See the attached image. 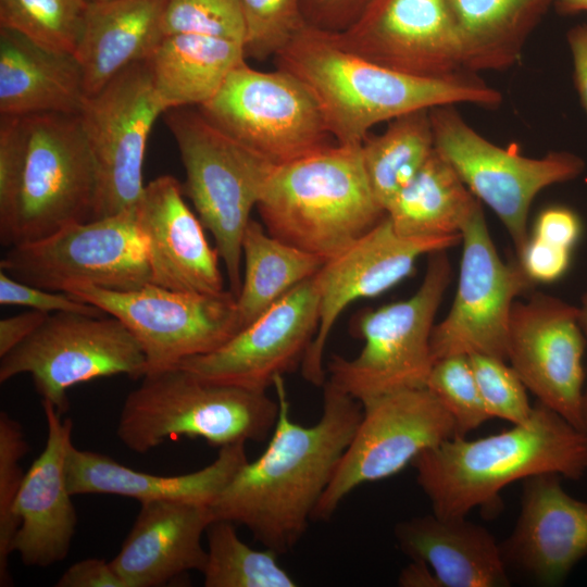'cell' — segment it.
<instances>
[{"mask_svg": "<svg viewBox=\"0 0 587 587\" xmlns=\"http://www.w3.org/2000/svg\"><path fill=\"white\" fill-rule=\"evenodd\" d=\"M274 386L279 412L267 447L239 469L210 509L214 520L247 527L279 555L305 533L360 423L362 404L326 379L322 415L304 426L290 417L284 376Z\"/></svg>", "mask_w": 587, "mask_h": 587, "instance_id": "1", "label": "cell"}, {"mask_svg": "<svg viewBox=\"0 0 587 587\" xmlns=\"http://www.w3.org/2000/svg\"><path fill=\"white\" fill-rule=\"evenodd\" d=\"M275 57L278 68L311 95L339 145H362L376 124L413 111L459 103L495 108L502 101L499 90L475 73L405 74L344 48L333 30L309 23Z\"/></svg>", "mask_w": 587, "mask_h": 587, "instance_id": "2", "label": "cell"}, {"mask_svg": "<svg viewBox=\"0 0 587 587\" xmlns=\"http://www.w3.org/2000/svg\"><path fill=\"white\" fill-rule=\"evenodd\" d=\"M411 465L433 513L466 516L476 507H496L500 491L516 480L547 473L582 479L587 432L538 401L526 423L474 440L454 436L422 452Z\"/></svg>", "mask_w": 587, "mask_h": 587, "instance_id": "3", "label": "cell"}, {"mask_svg": "<svg viewBox=\"0 0 587 587\" xmlns=\"http://www.w3.org/2000/svg\"><path fill=\"white\" fill-rule=\"evenodd\" d=\"M257 208L268 234L325 262L386 215L371 189L361 145H328L275 165Z\"/></svg>", "mask_w": 587, "mask_h": 587, "instance_id": "4", "label": "cell"}, {"mask_svg": "<svg viewBox=\"0 0 587 587\" xmlns=\"http://www.w3.org/2000/svg\"><path fill=\"white\" fill-rule=\"evenodd\" d=\"M123 403L122 444L146 453L168 439L202 438L212 446L263 441L279 404L266 392L200 379L179 366L147 373Z\"/></svg>", "mask_w": 587, "mask_h": 587, "instance_id": "5", "label": "cell"}, {"mask_svg": "<svg viewBox=\"0 0 587 587\" xmlns=\"http://www.w3.org/2000/svg\"><path fill=\"white\" fill-rule=\"evenodd\" d=\"M165 122L185 168L184 195L213 235L229 290L237 298L243 234L275 164L228 136L200 111L172 109Z\"/></svg>", "mask_w": 587, "mask_h": 587, "instance_id": "6", "label": "cell"}, {"mask_svg": "<svg viewBox=\"0 0 587 587\" xmlns=\"http://www.w3.org/2000/svg\"><path fill=\"white\" fill-rule=\"evenodd\" d=\"M429 255L419 289L408 299L364 312L357 330L364 340L353 359L334 354L328 380L359 402L392 391L422 388L434 365V321L451 277L445 251Z\"/></svg>", "mask_w": 587, "mask_h": 587, "instance_id": "7", "label": "cell"}, {"mask_svg": "<svg viewBox=\"0 0 587 587\" xmlns=\"http://www.w3.org/2000/svg\"><path fill=\"white\" fill-rule=\"evenodd\" d=\"M0 271L28 285L63 292L78 285L125 291L151 284L136 205L13 245L0 261Z\"/></svg>", "mask_w": 587, "mask_h": 587, "instance_id": "8", "label": "cell"}, {"mask_svg": "<svg viewBox=\"0 0 587 587\" xmlns=\"http://www.w3.org/2000/svg\"><path fill=\"white\" fill-rule=\"evenodd\" d=\"M20 374L30 375L41 401L63 415L73 386L113 375L142 378L147 360L136 337L118 319L58 312L1 357L0 383Z\"/></svg>", "mask_w": 587, "mask_h": 587, "instance_id": "9", "label": "cell"}, {"mask_svg": "<svg viewBox=\"0 0 587 587\" xmlns=\"http://www.w3.org/2000/svg\"><path fill=\"white\" fill-rule=\"evenodd\" d=\"M429 115L435 149L500 218L520 255L529 239L527 220L535 197L551 185L579 176L584 160L566 151L527 158L501 148L472 128L454 105L430 109Z\"/></svg>", "mask_w": 587, "mask_h": 587, "instance_id": "10", "label": "cell"}, {"mask_svg": "<svg viewBox=\"0 0 587 587\" xmlns=\"http://www.w3.org/2000/svg\"><path fill=\"white\" fill-rule=\"evenodd\" d=\"M66 292L122 321L147 360V373L209 353L240 329L236 296L186 292L148 284L134 290L78 285Z\"/></svg>", "mask_w": 587, "mask_h": 587, "instance_id": "11", "label": "cell"}, {"mask_svg": "<svg viewBox=\"0 0 587 587\" xmlns=\"http://www.w3.org/2000/svg\"><path fill=\"white\" fill-rule=\"evenodd\" d=\"M200 112L228 136L275 165L328 146L320 110L292 75L235 66Z\"/></svg>", "mask_w": 587, "mask_h": 587, "instance_id": "12", "label": "cell"}, {"mask_svg": "<svg viewBox=\"0 0 587 587\" xmlns=\"http://www.w3.org/2000/svg\"><path fill=\"white\" fill-rule=\"evenodd\" d=\"M362 404V417L312 521H328L357 487L388 478L422 452L455 436V425L426 388L380 395Z\"/></svg>", "mask_w": 587, "mask_h": 587, "instance_id": "13", "label": "cell"}, {"mask_svg": "<svg viewBox=\"0 0 587 587\" xmlns=\"http://www.w3.org/2000/svg\"><path fill=\"white\" fill-rule=\"evenodd\" d=\"M22 120L26 151L14 245L92 220L97 193L95 163L78 114Z\"/></svg>", "mask_w": 587, "mask_h": 587, "instance_id": "14", "label": "cell"}, {"mask_svg": "<svg viewBox=\"0 0 587 587\" xmlns=\"http://www.w3.org/2000/svg\"><path fill=\"white\" fill-rule=\"evenodd\" d=\"M165 112L146 61L135 63L86 98L78 114L95 163V218L135 207L143 191L149 134Z\"/></svg>", "mask_w": 587, "mask_h": 587, "instance_id": "15", "label": "cell"}, {"mask_svg": "<svg viewBox=\"0 0 587 587\" xmlns=\"http://www.w3.org/2000/svg\"><path fill=\"white\" fill-rule=\"evenodd\" d=\"M462 258L453 303L433 328L434 363L450 355L486 354L508 361L509 324L515 299L534 282L520 262H503L482 208L462 229Z\"/></svg>", "mask_w": 587, "mask_h": 587, "instance_id": "16", "label": "cell"}, {"mask_svg": "<svg viewBox=\"0 0 587 587\" xmlns=\"http://www.w3.org/2000/svg\"><path fill=\"white\" fill-rule=\"evenodd\" d=\"M579 308L538 294L512 308L508 361L539 402L574 427L585 424V337Z\"/></svg>", "mask_w": 587, "mask_h": 587, "instance_id": "17", "label": "cell"}, {"mask_svg": "<svg viewBox=\"0 0 587 587\" xmlns=\"http://www.w3.org/2000/svg\"><path fill=\"white\" fill-rule=\"evenodd\" d=\"M316 275V274H315ZM315 275L297 285L220 348L177 366L217 384L266 392L301 365L320 322Z\"/></svg>", "mask_w": 587, "mask_h": 587, "instance_id": "18", "label": "cell"}, {"mask_svg": "<svg viewBox=\"0 0 587 587\" xmlns=\"http://www.w3.org/2000/svg\"><path fill=\"white\" fill-rule=\"evenodd\" d=\"M461 240V234L404 237L395 230L385 215L346 250L326 261L315 275L320 292V322L300 365L302 377L314 386L325 384V346L333 326L351 302L382 295L410 276L419 258L446 251Z\"/></svg>", "mask_w": 587, "mask_h": 587, "instance_id": "19", "label": "cell"}, {"mask_svg": "<svg viewBox=\"0 0 587 587\" xmlns=\"http://www.w3.org/2000/svg\"><path fill=\"white\" fill-rule=\"evenodd\" d=\"M333 32L344 48L405 74L446 77L466 71L446 0H369L347 27Z\"/></svg>", "mask_w": 587, "mask_h": 587, "instance_id": "20", "label": "cell"}, {"mask_svg": "<svg viewBox=\"0 0 587 587\" xmlns=\"http://www.w3.org/2000/svg\"><path fill=\"white\" fill-rule=\"evenodd\" d=\"M183 185L172 175L148 183L136 204V218L151 272V284L177 291L216 295L225 291L221 259L203 224L184 200Z\"/></svg>", "mask_w": 587, "mask_h": 587, "instance_id": "21", "label": "cell"}, {"mask_svg": "<svg viewBox=\"0 0 587 587\" xmlns=\"http://www.w3.org/2000/svg\"><path fill=\"white\" fill-rule=\"evenodd\" d=\"M553 473L523 480L521 511L500 545L504 562L537 584L561 585L587 557V502L572 497Z\"/></svg>", "mask_w": 587, "mask_h": 587, "instance_id": "22", "label": "cell"}, {"mask_svg": "<svg viewBox=\"0 0 587 587\" xmlns=\"http://www.w3.org/2000/svg\"><path fill=\"white\" fill-rule=\"evenodd\" d=\"M47 440L34 460L16 498L20 526L12 542L26 566L47 567L64 560L76 530L77 514L66 480V455L73 424L48 401H41Z\"/></svg>", "mask_w": 587, "mask_h": 587, "instance_id": "23", "label": "cell"}, {"mask_svg": "<svg viewBox=\"0 0 587 587\" xmlns=\"http://www.w3.org/2000/svg\"><path fill=\"white\" fill-rule=\"evenodd\" d=\"M213 521L210 505L141 502L133 527L110 563L127 587L166 586L190 571L202 572L207 550L201 538Z\"/></svg>", "mask_w": 587, "mask_h": 587, "instance_id": "24", "label": "cell"}, {"mask_svg": "<svg viewBox=\"0 0 587 587\" xmlns=\"http://www.w3.org/2000/svg\"><path fill=\"white\" fill-rule=\"evenodd\" d=\"M243 442L220 448L205 467L183 475L160 476L125 466L114 459L72 442L66 455V480L74 496L100 494L138 501L172 500L211 505L248 461Z\"/></svg>", "mask_w": 587, "mask_h": 587, "instance_id": "25", "label": "cell"}, {"mask_svg": "<svg viewBox=\"0 0 587 587\" xmlns=\"http://www.w3.org/2000/svg\"><path fill=\"white\" fill-rule=\"evenodd\" d=\"M394 534L401 551L427 564L441 587L510 586L500 545L466 516H415L397 523Z\"/></svg>", "mask_w": 587, "mask_h": 587, "instance_id": "26", "label": "cell"}, {"mask_svg": "<svg viewBox=\"0 0 587 587\" xmlns=\"http://www.w3.org/2000/svg\"><path fill=\"white\" fill-rule=\"evenodd\" d=\"M87 98L74 53L0 27V114H79Z\"/></svg>", "mask_w": 587, "mask_h": 587, "instance_id": "27", "label": "cell"}, {"mask_svg": "<svg viewBox=\"0 0 587 587\" xmlns=\"http://www.w3.org/2000/svg\"><path fill=\"white\" fill-rule=\"evenodd\" d=\"M165 0H109L88 4L75 51L87 97L125 68L146 61L164 37Z\"/></svg>", "mask_w": 587, "mask_h": 587, "instance_id": "28", "label": "cell"}, {"mask_svg": "<svg viewBox=\"0 0 587 587\" xmlns=\"http://www.w3.org/2000/svg\"><path fill=\"white\" fill-rule=\"evenodd\" d=\"M245 57L240 42L176 34L164 36L146 63L166 112L209 101Z\"/></svg>", "mask_w": 587, "mask_h": 587, "instance_id": "29", "label": "cell"}, {"mask_svg": "<svg viewBox=\"0 0 587 587\" xmlns=\"http://www.w3.org/2000/svg\"><path fill=\"white\" fill-rule=\"evenodd\" d=\"M457 28L466 71H503L524 46L554 0H446Z\"/></svg>", "mask_w": 587, "mask_h": 587, "instance_id": "30", "label": "cell"}, {"mask_svg": "<svg viewBox=\"0 0 587 587\" xmlns=\"http://www.w3.org/2000/svg\"><path fill=\"white\" fill-rule=\"evenodd\" d=\"M480 209L453 166L434 149L414 178L386 209L395 230L404 237L460 235Z\"/></svg>", "mask_w": 587, "mask_h": 587, "instance_id": "31", "label": "cell"}, {"mask_svg": "<svg viewBox=\"0 0 587 587\" xmlns=\"http://www.w3.org/2000/svg\"><path fill=\"white\" fill-rule=\"evenodd\" d=\"M245 273L236 298L241 329L300 283L314 276L325 261L272 236L250 220L242 238Z\"/></svg>", "mask_w": 587, "mask_h": 587, "instance_id": "32", "label": "cell"}, {"mask_svg": "<svg viewBox=\"0 0 587 587\" xmlns=\"http://www.w3.org/2000/svg\"><path fill=\"white\" fill-rule=\"evenodd\" d=\"M430 110L392 121L384 133L361 145L364 170L377 202L385 210L417 174L435 149Z\"/></svg>", "mask_w": 587, "mask_h": 587, "instance_id": "33", "label": "cell"}, {"mask_svg": "<svg viewBox=\"0 0 587 587\" xmlns=\"http://www.w3.org/2000/svg\"><path fill=\"white\" fill-rule=\"evenodd\" d=\"M205 587H295L296 580L280 566L271 549L257 550L237 535L236 524L214 520L207 528Z\"/></svg>", "mask_w": 587, "mask_h": 587, "instance_id": "34", "label": "cell"}, {"mask_svg": "<svg viewBox=\"0 0 587 587\" xmlns=\"http://www.w3.org/2000/svg\"><path fill=\"white\" fill-rule=\"evenodd\" d=\"M87 8L84 0H0V27L47 48L75 53Z\"/></svg>", "mask_w": 587, "mask_h": 587, "instance_id": "35", "label": "cell"}, {"mask_svg": "<svg viewBox=\"0 0 587 587\" xmlns=\"http://www.w3.org/2000/svg\"><path fill=\"white\" fill-rule=\"evenodd\" d=\"M425 387L452 417L455 436L465 437L491 419L483 403L467 355L437 360Z\"/></svg>", "mask_w": 587, "mask_h": 587, "instance_id": "36", "label": "cell"}, {"mask_svg": "<svg viewBox=\"0 0 587 587\" xmlns=\"http://www.w3.org/2000/svg\"><path fill=\"white\" fill-rule=\"evenodd\" d=\"M28 445L22 425L7 412L0 413V585L11 584L9 557L20 522L14 507L25 473L20 462Z\"/></svg>", "mask_w": 587, "mask_h": 587, "instance_id": "37", "label": "cell"}, {"mask_svg": "<svg viewBox=\"0 0 587 587\" xmlns=\"http://www.w3.org/2000/svg\"><path fill=\"white\" fill-rule=\"evenodd\" d=\"M245 22V54H277L307 24L302 0H239Z\"/></svg>", "mask_w": 587, "mask_h": 587, "instance_id": "38", "label": "cell"}, {"mask_svg": "<svg viewBox=\"0 0 587 587\" xmlns=\"http://www.w3.org/2000/svg\"><path fill=\"white\" fill-rule=\"evenodd\" d=\"M164 36L192 34L243 45L245 22L239 0H165Z\"/></svg>", "mask_w": 587, "mask_h": 587, "instance_id": "39", "label": "cell"}, {"mask_svg": "<svg viewBox=\"0 0 587 587\" xmlns=\"http://www.w3.org/2000/svg\"><path fill=\"white\" fill-rule=\"evenodd\" d=\"M471 366L486 411L492 419L512 425L526 423L533 413L526 387L507 361L486 355H469Z\"/></svg>", "mask_w": 587, "mask_h": 587, "instance_id": "40", "label": "cell"}, {"mask_svg": "<svg viewBox=\"0 0 587 587\" xmlns=\"http://www.w3.org/2000/svg\"><path fill=\"white\" fill-rule=\"evenodd\" d=\"M25 133L20 116L0 117V240L15 243L18 205L25 166Z\"/></svg>", "mask_w": 587, "mask_h": 587, "instance_id": "41", "label": "cell"}, {"mask_svg": "<svg viewBox=\"0 0 587 587\" xmlns=\"http://www.w3.org/2000/svg\"><path fill=\"white\" fill-rule=\"evenodd\" d=\"M0 304L23 305L47 314L58 312L102 316L98 307L80 300L68 292L52 291L28 285L0 271Z\"/></svg>", "mask_w": 587, "mask_h": 587, "instance_id": "42", "label": "cell"}, {"mask_svg": "<svg viewBox=\"0 0 587 587\" xmlns=\"http://www.w3.org/2000/svg\"><path fill=\"white\" fill-rule=\"evenodd\" d=\"M519 257L522 268L534 283H551L567 271L571 250L533 236Z\"/></svg>", "mask_w": 587, "mask_h": 587, "instance_id": "43", "label": "cell"}, {"mask_svg": "<svg viewBox=\"0 0 587 587\" xmlns=\"http://www.w3.org/2000/svg\"><path fill=\"white\" fill-rule=\"evenodd\" d=\"M580 233L578 215L563 205L545 209L534 226V237L569 250L578 241Z\"/></svg>", "mask_w": 587, "mask_h": 587, "instance_id": "44", "label": "cell"}, {"mask_svg": "<svg viewBox=\"0 0 587 587\" xmlns=\"http://www.w3.org/2000/svg\"><path fill=\"white\" fill-rule=\"evenodd\" d=\"M369 0H302L307 23L328 29L341 30L363 10Z\"/></svg>", "mask_w": 587, "mask_h": 587, "instance_id": "45", "label": "cell"}, {"mask_svg": "<svg viewBox=\"0 0 587 587\" xmlns=\"http://www.w3.org/2000/svg\"><path fill=\"white\" fill-rule=\"evenodd\" d=\"M57 587H127L110 562L88 558L72 564L57 580Z\"/></svg>", "mask_w": 587, "mask_h": 587, "instance_id": "46", "label": "cell"}, {"mask_svg": "<svg viewBox=\"0 0 587 587\" xmlns=\"http://www.w3.org/2000/svg\"><path fill=\"white\" fill-rule=\"evenodd\" d=\"M49 314L30 310L0 321V358L28 338Z\"/></svg>", "mask_w": 587, "mask_h": 587, "instance_id": "47", "label": "cell"}, {"mask_svg": "<svg viewBox=\"0 0 587 587\" xmlns=\"http://www.w3.org/2000/svg\"><path fill=\"white\" fill-rule=\"evenodd\" d=\"M566 39L573 61L575 88L587 113V24L570 28Z\"/></svg>", "mask_w": 587, "mask_h": 587, "instance_id": "48", "label": "cell"}, {"mask_svg": "<svg viewBox=\"0 0 587 587\" xmlns=\"http://www.w3.org/2000/svg\"><path fill=\"white\" fill-rule=\"evenodd\" d=\"M398 584L403 587H441L432 569L414 560L402 570Z\"/></svg>", "mask_w": 587, "mask_h": 587, "instance_id": "49", "label": "cell"}, {"mask_svg": "<svg viewBox=\"0 0 587 587\" xmlns=\"http://www.w3.org/2000/svg\"><path fill=\"white\" fill-rule=\"evenodd\" d=\"M553 5L562 14L587 13V0H554Z\"/></svg>", "mask_w": 587, "mask_h": 587, "instance_id": "50", "label": "cell"}, {"mask_svg": "<svg viewBox=\"0 0 587 587\" xmlns=\"http://www.w3.org/2000/svg\"><path fill=\"white\" fill-rule=\"evenodd\" d=\"M579 322L582 328L587 333V294L583 297L582 308H579ZM585 424L587 430V385L585 387Z\"/></svg>", "mask_w": 587, "mask_h": 587, "instance_id": "51", "label": "cell"}, {"mask_svg": "<svg viewBox=\"0 0 587 587\" xmlns=\"http://www.w3.org/2000/svg\"><path fill=\"white\" fill-rule=\"evenodd\" d=\"M87 4H91V3H98V2H104V1H109V0H84Z\"/></svg>", "mask_w": 587, "mask_h": 587, "instance_id": "52", "label": "cell"}]
</instances>
